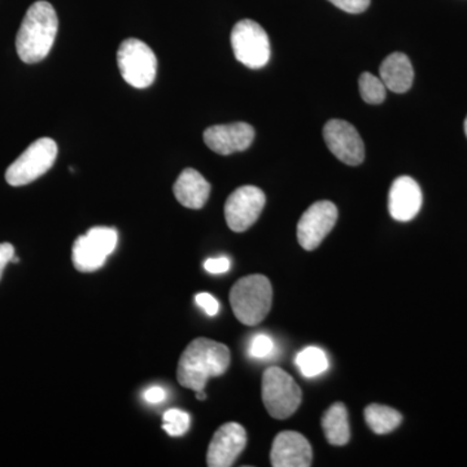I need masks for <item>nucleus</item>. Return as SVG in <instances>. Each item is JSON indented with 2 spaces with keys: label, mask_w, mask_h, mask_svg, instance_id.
<instances>
[{
  "label": "nucleus",
  "mask_w": 467,
  "mask_h": 467,
  "mask_svg": "<svg viewBox=\"0 0 467 467\" xmlns=\"http://www.w3.org/2000/svg\"><path fill=\"white\" fill-rule=\"evenodd\" d=\"M230 362L232 355L225 344L198 337L186 347L181 356L177 368L178 382L195 393L204 391L208 380L223 376Z\"/></svg>",
  "instance_id": "f257e3e1"
},
{
  "label": "nucleus",
  "mask_w": 467,
  "mask_h": 467,
  "mask_svg": "<svg viewBox=\"0 0 467 467\" xmlns=\"http://www.w3.org/2000/svg\"><path fill=\"white\" fill-rule=\"evenodd\" d=\"M57 11L45 0L34 3L27 9L16 36V50L21 60L36 64L50 54L57 38Z\"/></svg>",
  "instance_id": "f03ea898"
},
{
  "label": "nucleus",
  "mask_w": 467,
  "mask_h": 467,
  "mask_svg": "<svg viewBox=\"0 0 467 467\" xmlns=\"http://www.w3.org/2000/svg\"><path fill=\"white\" fill-rule=\"evenodd\" d=\"M273 287L263 275L243 276L230 291V304L236 319L245 326H256L272 309Z\"/></svg>",
  "instance_id": "7ed1b4c3"
},
{
  "label": "nucleus",
  "mask_w": 467,
  "mask_h": 467,
  "mask_svg": "<svg viewBox=\"0 0 467 467\" xmlns=\"http://www.w3.org/2000/svg\"><path fill=\"white\" fill-rule=\"evenodd\" d=\"M117 64L122 78L137 88H146L153 84L158 72V58L147 43L129 38L119 45Z\"/></svg>",
  "instance_id": "20e7f679"
},
{
  "label": "nucleus",
  "mask_w": 467,
  "mask_h": 467,
  "mask_svg": "<svg viewBox=\"0 0 467 467\" xmlns=\"http://www.w3.org/2000/svg\"><path fill=\"white\" fill-rule=\"evenodd\" d=\"M300 387L284 368H266L263 376V401L267 413L275 420L291 417L300 407Z\"/></svg>",
  "instance_id": "39448f33"
},
{
  "label": "nucleus",
  "mask_w": 467,
  "mask_h": 467,
  "mask_svg": "<svg viewBox=\"0 0 467 467\" xmlns=\"http://www.w3.org/2000/svg\"><path fill=\"white\" fill-rule=\"evenodd\" d=\"M57 158V144L51 138H41L30 144L5 171L11 186H26L47 173Z\"/></svg>",
  "instance_id": "423d86ee"
},
{
  "label": "nucleus",
  "mask_w": 467,
  "mask_h": 467,
  "mask_svg": "<svg viewBox=\"0 0 467 467\" xmlns=\"http://www.w3.org/2000/svg\"><path fill=\"white\" fill-rule=\"evenodd\" d=\"M117 242L119 234L112 227H92L73 244L72 260L76 269L82 273L97 272L115 252Z\"/></svg>",
  "instance_id": "0eeeda50"
},
{
  "label": "nucleus",
  "mask_w": 467,
  "mask_h": 467,
  "mask_svg": "<svg viewBox=\"0 0 467 467\" xmlns=\"http://www.w3.org/2000/svg\"><path fill=\"white\" fill-rule=\"evenodd\" d=\"M232 47L236 60L251 69H260L269 63V36L256 21L242 20L234 26Z\"/></svg>",
  "instance_id": "6e6552de"
},
{
  "label": "nucleus",
  "mask_w": 467,
  "mask_h": 467,
  "mask_svg": "<svg viewBox=\"0 0 467 467\" xmlns=\"http://www.w3.org/2000/svg\"><path fill=\"white\" fill-rule=\"evenodd\" d=\"M265 202V193L259 187H239L226 201L227 226L235 233H243L250 229L259 220Z\"/></svg>",
  "instance_id": "1a4fd4ad"
},
{
  "label": "nucleus",
  "mask_w": 467,
  "mask_h": 467,
  "mask_svg": "<svg viewBox=\"0 0 467 467\" xmlns=\"http://www.w3.org/2000/svg\"><path fill=\"white\" fill-rule=\"evenodd\" d=\"M337 208L334 202L322 201L306 209L297 223V241L306 251H315L334 229Z\"/></svg>",
  "instance_id": "9d476101"
},
{
  "label": "nucleus",
  "mask_w": 467,
  "mask_h": 467,
  "mask_svg": "<svg viewBox=\"0 0 467 467\" xmlns=\"http://www.w3.org/2000/svg\"><path fill=\"white\" fill-rule=\"evenodd\" d=\"M328 150L347 165L361 164L365 159V144L355 126L344 119H330L324 128Z\"/></svg>",
  "instance_id": "9b49d317"
},
{
  "label": "nucleus",
  "mask_w": 467,
  "mask_h": 467,
  "mask_svg": "<svg viewBox=\"0 0 467 467\" xmlns=\"http://www.w3.org/2000/svg\"><path fill=\"white\" fill-rule=\"evenodd\" d=\"M247 445V432L236 422L225 423L214 432L208 447L209 467H230Z\"/></svg>",
  "instance_id": "f8f14e48"
},
{
  "label": "nucleus",
  "mask_w": 467,
  "mask_h": 467,
  "mask_svg": "<svg viewBox=\"0 0 467 467\" xmlns=\"http://www.w3.org/2000/svg\"><path fill=\"white\" fill-rule=\"evenodd\" d=\"M254 140V129L245 122L214 125L204 131V142L208 149L218 155H232L250 149Z\"/></svg>",
  "instance_id": "ddd939ff"
},
{
  "label": "nucleus",
  "mask_w": 467,
  "mask_h": 467,
  "mask_svg": "<svg viewBox=\"0 0 467 467\" xmlns=\"http://www.w3.org/2000/svg\"><path fill=\"white\" fill-rule=\"evenodd\" d=\"M313 451L306 436L296 431H282L276 435L270 451L275 467H309Z\"/></svg>",
  "instance_id": "4468645a"
},
{
  "label": "nucleus",
  "mask_w": 467,
  "mask_h": 467,
  "mask_svg": "<svg viewBox=\"0 0 467 467\" xmlns=\"http://www.w3.org/2000/svg\"><path fill=\"white\" fill-rule=\"evenodd\" d=\"M423 196L420 184L408 175L393 181L389 195V211L393 220L408 223L420 213Z\"/></svg>",
  "instance_id": "2eb2a0df"
},
{
  "label": "nucleus",
  "mask_w": 467,
  "mask_h": 467,
  "mask_svg": "<svg viewBox=\"0 0 467 467\" xmlns=\"http://www.w3.org/2000/svg\"><path fill=\"white\" fill-rule=\"evenodd\" d=\"M173 192L177 201L183 207L202 209L208 202L211 184L198 171L192 168L184 169L174 183Z\"/></svg>",
  "instance_id": "dca6fc26"
},
{
  "label": "nucleus",
  "mask_w": 467,
  "mask_h": 467,
  "mask_svg": "<svg viewBox=\"0 0 467 467\" xmlns=\"http://www.w3.org/2000/svg\"><path fill=\"white\" fill-rule=\"evenodd\" d=\"M379 75L386 88L396 94H404L413 85V66L407 55L401 52H393L384 58Z\"/></svg>",
  "instance_id": "f3484780"
},
{
  "label": "nucleus",
  "mask_w": 467,
  "mask_h": 467,
  "mask_svg": "<svg viewBox=\"0 0 467 467\" xmlns=\"http://www.w3.org/2000/svg\"><path fill=\"white\" fill-rule=\"evenodd\" d=\"M322 429L331 445H346L350 439L349 418L342 402L331 405L322 417Z\"/></svg>",
  "instance_id": "a211bd4d"
},
{
  "label": "nucleus",
  "mask_w": 467,
  "mask_h": 467,
  "mask_svg": "<svg viewBox=\"0 0 467 467\" xmlns=\"http://www.w3.org/2000/svg\"><path fill=\"white\" fill-rule=\"evenodd\" d=\"M365 420L371 431L378 435L389 434L401 425L402 416L396 409L371 404L364 411Z\"/></svg>",
  "instance_id": "6ab92c4d"
},
{
  "label": "nucleus",
  "mask_w": 467,
  "mask_h": 467,
  "mask_svg": "<svg viewBox=\"0 0 467 467\" xmlns=\"http://www.w3.org/2000/svg\"><path fill=\"white\" fill-rule=\"evenodd\" d=\"M296 365L304 378H316L328 368V358L325 350L318 347H306L296 356Z\"/></svg>",
  "instance_id": "aec40b11"
},
{
  "label": "nucleus",
  "mask_w": 467,
  "mask_h": 467,
  "mask_svg": "<svg viewBox=\"0 0 467 467\" xmlns=\"http://www.w3.org/2000/svg\"><path fill=\"white\" fill-rule=\"evenodd\" d=\"M359 94L362 99L368 104L383 103L387 97V88L380 77L371 75V73H362L358 81Z\"/></svg>",
  "instance_id": "412c9836"
},
{
  "label": "nucleus",
  "mask_w": 467,
  "mask_h": 467,
  "mask_svg": "<svg viewBox=\"0 0 467 467\" xmlns=\"http://www.w3.org/2000/svg\"><path fill=\"white\" fill-rule=\"evenodd\" d=\"M190 423H192L190 414L181 409H169L162 416V429L168 435L174 438L186 434L189 431Z\"/></svg>",
  "instance_id": "4be33fe9"
},
{
  "label": "nucleus",
  "mask_w": 467,
  "mask_h": 467,
  "mask_svg": "<svg viewBox=\"0 0 467 467\" xmlns=\"http://www.w3.org/2000/svg\"><path fill=\"white\" fill-rule=\"evenodd\" d=\"M275 346L272 337L265 334L254 335L248 347V355L254 359L270 358L275 353Z\"/></svg>",
  "instance_id": "5701e85b"
},
{
  "label": "nucleus",
  "mask_w": 467,
  "mask_h": 467,
  "mask_svg": "<svg viewBox=\"0 0 467 467\" xmlns=\"http://www.w3.org/2000/svg\"><path fill=\"white\" fill-rule=\"evenodd\" d=\"M195 301L199 308L204 310L205 315L209 316V317H214L220 312V303H218L216 297L212 296L207 292L196 295Z\"/></svg>",
  "instance_id": "b1692460"
},
{
  "label": "nucleus",
  "mask_w": 467,
  "mask_h": 467,
  "mask_svg": "<svg viewBox=\"0 0 467 467\" xmlns=\"http://www.w3.org/2000/svg\"><path fill=\"white\" fill-rule=\"evenodd\" d=\"M328 2L348 14H362L367 11L371 0H328Z\"/></svg>",
  "instance_id": "393cba45"
},
{
  "label": "nucleus",
  "mask_w": 467,
  "mask_h": 467,
  "mask_svg": "<svg viewBox=\"0 0 467 467\" xmlns=\"http://www.w3.org/2000/svg\"><path fill=\"white\" fill-rule=\"evenodd\" d=\"M232 267V261L227 257H216V259H208L204 263V269L211 275H223Z\"/></svg>",
  "instance_id": "a878e982"
},
{
  "label": "nucleus",
  "mask_w": 467,
  "mask_h": 467,
  "mask_svg": "<svg viewBox=\"0 0 467 467\" xmlns=\"http://www.w3.org/2000/svg\"><path fill=\"white\" fill-rule=\"evenodd\" d=\"M15 256V248L11 243H0V279H2L3 272L5 266L11 263Z\"/></svg>",
  "instance_id": "bb28decb"
},
{
  "label": "nucleus",
  "mask_w": 467,
  "mask_h": 467,
  "mask_svg": "<svg viewBox=\"0 0 467 467\" xmlns=\"http://www.w3.org/2000/svg\"><path fill=\"white\" fill-rule=\"evenodd\" d=\"M144 400L150 402V404H160L167 399V392L164 389L159 386L150 387L143 395Z\"/></svg>",
  "instance_id": "cd10ccee"
},
{
  "label": "nucleus",
  "mask_w": 467,
  "mask_h": 467,
  "mask_svg": "<svg viewBox=\"0 0 467 467\" xmlns=\"http://www.w3.org/2000/svg\"><path fill=\"white\" fill-rule=\"evenodd\" d=\"M195 395H196V399H198V400H201V401H204L205 399H207V393H205L204 391L196 392Z\"/></svg>",
  "instance_id": "c85d7f7f"
},
{
  "label": "nucleus",
  "mask_w": 467,
  "mask_h": 467,
  "mask_svg": "<svg viewBox=\"0 0 467 467\" xmlns=\"http://www.w3.org/2000/svg\"><path fill=\"white\" fill-rule=\"evenodd\" d=\"M465 133H466V137H467V117H466V119H465Z\"/></svg>",
  "instance_id": "c756f323"
}]
</instances>
